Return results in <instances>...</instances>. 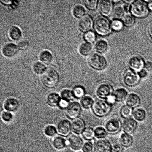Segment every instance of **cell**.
<instances>
[{
  "label": "cell",
  "mask_w": 152,
  "mask_h": 152,
  "mask_svg": "<svg viewBox=\"0 0 152 152\" xmlns=\"http://www.w3.org/2000/svg\"><path fill=\"white\" fill-rule=\"evenodd\" d=\"M46 69L45 65L39 62H35L33 66L34 72L37 74H42Z\"/></svg>",
  "instance_id": "cell-41"
},
{
  "label": "cell",
  "mask_w": 152,
  "mask_h": 152,
  "mask_svg": "<svg viewBox=\"0 0 152 152\" xmlns=\"http://www.w3.org/2000/svg\"><path fill=\"white\" fill-rule=\"evenodd\" d=\"M137 126V123L136 121L131 117L125 119L123 123L122 129L124 133L131 135L136 130Z\"/></svg>",
  "instance_id": "cell-16"
},
{
  "label": "cell",
  "mask_w": 152,
  "mask_h": 152,
  "mask_svg": "<svg viewBox=\"0 0 152 152\" xmlns=\"http://www.w3.org/2000/svg\"><path fill=\"white\" fill-rule=\"evenodd\" d=\"M128 94L127 89L124 88H119L113 92V96L116 102H121L126 99Z\"/></svg>",
  "instance_id": "cell-22"
},
{
  "label": "cell",
  "mask_w": 152,
  "mask_h": 152,
  "mask_svg": "<svg viewBox=\"0 0 152 152\" xmlns=\"http://www.w3.org/2000/svg\"><path fill=\"white\" fill-rule=\"evenodd\" d=\"M86 122L84 119L79 117L72 122V132L75 134H81L86 129Z\"/></svg>",
  "instance_id": "cell-18"
},
{
  "label": "cell",
  "mask_w": 152,
  "mask_h": 152,
  "mask_svg": "<svg viewBox=\"0 0 152 152\" xmlns=\"http://www.w3.org/2000/svg\"><path fill=\"white\" fill-rule=\"evenodd\" d=\"M145 64L143 58L139 55L137 54L131 56L128 61V66L130 69L136 72H139L143 69Z\"/></svg>",
  "instance_id": "cell-9"
},
{
  "label": "cell",
  "mask_w": 152,
  "mask_h": 152,
  "mask_svg": "<svg viewBox=\"0 0 152 152\" xmlns=\"http://www.w3.org/2000/svg\"><path fill=\"white\" fill-rule=\"evenodd\" d=\"M112 86L108 83H101L96 89L97 96L99 99L107 100L112 96L114 92Z\"/></svg>",
  "instance_id": "cell-8"
},
{
  "label": "cell",
  "mask_w": 152,
  "mask_h": 152,
  "mask_svg": "<svg viewBox=\"0 0 152 152\" xmlns=\"http://www.w3.org/2000/svg\"><path fill=\"white\" fill-rule=\"evenodd\" d=\"M72 91L74 98L76 99H81L86 96V90L84 86L80 85L74 86Z\"/></svg>",
  "instance_id": "cell-27"
},
{
  "label": "cell",
  "mask_w": 152,
  "mask_h": 152,
  "mask_svg": "<svg viewBox=\"0 0 152 152\" xmlns=\"http://www.w3.org/2000/svg\"><path fill=\"white\" fill-rule=\"evenodd\" d=\"M135 1H124L123 2L124 3V4H132Z\"/></svg>",
  "instance_id": "cell-54"
},
{
  "label": "cell",
  "mask_w": 152,
  "mask_h": 152,
  "mask_svg": "<svg viewBox=\"0 0 152 152\" xmlns=\"http://www.w3.org/2000/svg\"><path fill=\"white\" fill-rule=\"evenodd\" d=\"M140 79L138 73L131 69L126 70L123 76L124 83L129 87L137 86L139 83Z\"/></svg>",
  "instance_id": "cell-7"
},
{
  "label": "cell",
  "mask_w": 152,
  "mask_h": 152,
  "mask_svg": "<svg viewBox=\"0 0 152 152\" xmlns=\"http://www.w3.org/2000/svg\"><path fill=\"white\" fill-rule=\"evenodd\" d=\"M72 13L75 17L77 18H82L85 15L86 10L80 4H77L73 8Z\"/></svg>",
  "instance_id": "cell-35"
},
{
  "label": "cell",
  "mask_w": 152,
  "mask_h": 152,
  "mask_svg": "<svg viewBox=\"0 0 152 152\" xmlns=\"http://www.w3.org/2000/svg\"><path fill=\"white\" fill-rule=\"evenodd\" d=\"M82 152L79 151V152Z\"/></svg>",
  "instance_id": "cell-57"
},
{
  "label": "cell",
  "mask_w": 152,
  "mask_h": 152,
  "mask_svg": "<svg viewBox=\"0 0 152 152\" xmlns=\"http://www.w3.org/2000/svg\"><path fill=\"white\" fill-rule=\"evenodd\" d=\"M70 103L67 102L66 101L64 100L63 99H61V101L60 103H59L58 107L61 109L62 110H64L68 108V105H69Z\"/></svg>",
  "instance_id": "cell-48"
},
{
  "label": "cell",
  "mask_w": 152,
  "mask_h": 152,
  "mask_svg": "<svg viewBox=\"0 0 152 152\" xmlns=\"http://www.w3.org/2000/svg\"><path fill=\"white\" fill-rule=\"evenodd\" d=\"M60 95L56 92H53L49 93L47 97V102L50 107H58L59 103L61 100Z\"/></svg>",
  "instance_id": "cell-21"
},
{
  "label": "cell",
  "mask_w": 152,
  "mask_h": 152,
  "mask_svg": "<svg viewBox=\"0 0 152 152\" xmlns=\"http://www.w3.org/2000/svg\"><path fill=\"white\" fill-rule=\"evenodd\" d=\"M94 101L90 96L86 95L80 99V104L82 108L85 110L91 109Z\"/></svg>",
  "instance_id": "cell-31"
},
{
  "label": "cell",
  "mask_w": 152,
  "mask_h": 152,
  "mask_svg": "<svg viewBox=\"0 0 152 152\" xmlns=\"http://www.w3.org/2000/svg\"><path fill=\"white\" fill-rule=\"evenodd\" d=\"M94 25L93 18L89 15H85L79 20L78 26L80 31L86 32L91 31Z\"/></svg>",
  "instance_id": "cell-12"
},
{
  "label": "cell",
  "mask_w": 152,
  "mask_h": 152,
  "mask_svg": "<svg viewBox=\"0 0 152 152\" xmlns=\"http://www.w3.org/2000/svg\"><path fill=\"white\" fill-rule=\"evenodd\" d=\"M98 1H84L83 4L86 8L90 10H94L97 7L98 4Z\"/></svg>",
  "instance_id": "cell-44"
},
{
  "label": "cell",
  "mask_w": 152,
  "mask_h": 152,
  "mask_svg": "<svg viewBox=\"0 0 152 152\" xmlns=\"http://www.w3.org/2000/svg\"><path fill=\"white\" fill-rule=\"evenodd\" d=\"M140 78H144L148 75V72L145 69H143L138 73Z\"/></svg>",
  "instance_id": "cell-49"
},
{
  "label": "cell",
  "mask_w": 152,
  "mask_h": 152,
  "mask_svg": "<svg viewBox=\"0 0 152 152\" xmlns=\"http://www.w3.org/2000/svg\"><path fill=\"white\" fill-rule=\"evenodd\" d=\"M39 58L40 60L45 64L51 63L53 59V56L50 51L44 50L40 53Z\"/></svg>",
  "instance_id": "cell-30"
},
{
  "label": "cell",
  "mask_w": 152,
  "mask_h": 152,
  "mask_svg": "<svg viewBox=\"0 0 152 152\" xmlns=\"http://www.w3.org/2000/svg\"><path fill=\"white\" fill-rule=\"evenodd\" d=\"M53 147L56 149L62 150L66 148L68 145L67 140L62 136H57L54 138L52 142Z\"/></svg>",
  "instance_id": "cell-23"
},
{
  "label": "cell",
  "mask_w": 152,
  "mask_h": 152,
  "mask_svg": "<svg viewBox=\"0 0 152 152\" xmlns=\"http://www.w3.org/2000/svg\"><path fill=\"white\" fill-rule=\"evenodd\" d=\"M111 24L112 29L117 32L121 31L124 26L123 21L119 19H113L111 22Z\"/></svg>",
  "instance_id": "cell-39"
},
{
  "label": "cell",
  "mask_w": 152,
  "mask_h": 152,
  "mask_svg": "<svg viewBox=\"0 0 152 152\" xmlns=\"http://www.w3.org/2000/svg\"><path fill=\"white\" fill-rule=\"evenodd\" d=\"M113 2H114L115 3H117V2H119L121 1H113Z\"/></svg>",
  "instance_id": "cell-56"
},
{
  "label": "cell",
  "mask_w": 152,
  "mask_h": 152,
  "mask_svg": "<svg viewBox=\"0 0 152 152\" xmlns=\"http://www.w3.org/2000/svg\"><path fill=\"white\" fill-rule=\"evenodd\" d=\"M144 67L147 71H150L152 70V62L148 61L145 62Z\"/></svg>",
  "instance_id": "cell-50"
},
{
  "label": "cell",
  "mask_w": 152,
  "mask_h": 152,
  "mask_svg": "<svg viewBox=\"0 0 152 152\" xmlns=\"http://www.w3.org/2000/svg\"><path fill=\"white\" fill-rule=\"evenodd\" d=\"M123 123L120 119L117 117L110 118L106 121L105 126L107 133L110 135H115L120 132Z\"/></svg>",
  "instance_id": "cell-6"
},
{
  "label": "cell",
  "mask_w": 152,
  "mask_h": 152,
  "mask_svg": "<svg viewBox=\"0 0 152 152\" xmlns=\"http://www.w3.org/2000/svg\"><path fill=\"white\" fill-rule=\"evenodd\" d=\"M141 99L139 95L137 94L132 93L128 95L126 99V105L132 108H138L141 104Z\"/></svg>",
  "instance_id": "cell-20"
},
{
  "label": "cell",
  "mask_w": 152,
  "mask_h": 152,
  "mask_svg": "<svg viewBox=\"0 0 152 152\" xmlns=\"http://www.w3.org/2000/svg\"><path fill=\"white\" fill-rule=\"evenodd\" d=\"M82 135L83 139L86 140L92 141L95 137L94 129L92 127H86Z\"/></svg>",
  "instance_id": "cell-33"
},
{
  "label": "cell",
  "mask_w": 152,
  "mask_h": 152,
  "mask_svg": "<svg viewBox=\"0 0 152 152\" xmlns=\"http://www.w3.org/2000/svg\"><path fill=\"white\" fill-rule=\"evenodd\" d=\"M68 145L73 150L77 151L83 147V139L79 135L72 134L70 135L67 140Z\"/></svg>",
  "instance_id": "cell-14"
},
{
  "label": "cell",
  "mask_w": 152,
  "mask_h": 152,
  "mask_svg": "<svg viewBox=\"0 0 152 152\" xmlns=\"http://www.w3.org/2000/svg\"><path fill=\"white\" fill-rule=\"evenodd\" d=\"M1 118L3 121L6 123H10L13 120V116L11 113L4 111L1 113Z\"/></svg>",
  "instance_id": "cell-45"
},
{
  "label": "cell",
  "mask_w": 152,
  "mask_h": 152,
  "mask_svg": "<svg viewBox=\"0 0 152 152\" xmlns=\"http://www.w3.org/2000/svg\"><path fill=\"white\" fill-rule=\"evenodd\" d=\"M98 7L100 12L104 16H109L113 12V1L109 0L99 1Z\"/></svg>",
  "instance_id": "cell-13"
},
{
  "label": "cell",
  "mask_w": 152,
  "mask_h": 152,
  "mask_svg": "<svg viewBox=\"0 0 152 152\" xmlns=\"http://www.w3.org/2000/svg\"><path fill=\"white\" fill-rule=\"evenodd\" d=\"M93 45L87 42L83 43L80 45L79 48L80 54L83 56L90 55L93 52Z\"/></svg>",
  "instance_id": "cell-26"
},
{
  "label": "cell",
  "mask_w": 152,
  "mask_h": 152,
  "mask_svg": "<svg viewBox=\"0 0 152 152\" xmlns=\"http://www.w3.org/2000/svg\"><path fill=\"white\" fill-rule=\"evenodd\" d=\"M135 19L134 16L132 15L128 14L125 16L123 18V22L124 24L127 27H131L135 24Z\"/></svg>",
  "instance_id": "cell-40"
},
{
  "label": "cell",
  "mask_w": 152,
  "mask_h": 152,
  "mask_svg": "<svg viewBox=\"0 0 152 152\" xmlns=\"http://www.w3.org/2000/svg\"><path fill=\"white\" fill-rule=\"evenodd\" d=\"M44 133L46 136L49 137H52L56 136L58 133L57 129L53 125H49L45 128Z\"/></svg>",
  "instance_id": "cell-37"
},
{
  "label": "cell",
  "mask_w": 152,
  "mask_h": 152,
  "mask_svg": "<svg viewBox=\"0 0 152 152\" xmlns=\"http://www.w3.org/2000/svg\"><path fill=\"white\" fill-rule=\"evenodd\" d=\"M149 10L148 5L145 1H135L131 5V13L135 17H145L148 14Z\"/></svg>",
  "instance_id": "cell-4"
},
{
  "label": "cell",
  "mask_w": 152,
  "mask_h": 152,
  "mask_svg": "<svg viewBox=\"0 0 152 152\" xmlns=\"http://www.w3.org/2000/svg\"><path fill=\"white\" fill-rule=\"evenodd\" d=\"M94 26L97 33L102 36L108 35L111 32V22L104 16L97 17L94 22Z\"/></svg>",
  "instance_id": "cell-3"
},
{
  "label": "cell",
  "mask_w": 152,
  "mask_h": 152,
  "mask_svg": "<svg viewBox=\"0 0 152 152\" xmlns=\"http://www.w3.org/2000/svg\"><path fill=\"white\" fill-rule=\"evenodd\" d=\"M61 96L62 99L69 102L74 98L72 91L68 89H63L62 91L61 92Z\"/></svg>",
  "instance_id": "cell-36"
},
{
  "label": "cell",
  "mask_w": 152,
  "mask_h": 152,
  "mask_svg": "<svg viewBox=\"0 0 152 152\" xmlns=\"http://www.w3.org/2000/svg\"><path fill=\"white\" fill-rule=\"evenodd\" d=\"M66 115L67 118L71 120H75L79 118L82 111L81 105L77 101L70 103L66 109Z\"/></svg>",
  "instance_id": "cell-10"
},
{
  "label": "cell",
  "mask_w": 152,
  "mask_h": 152,
  "mask_svg": "<svg viewBox=\"0 0 152 152\" xmlns=\"http://www.w3.org/2000/svg\"><path fill=\"white\" fill-rule=\"evenodd\" d=\"M120 143L122 146L128 148L131 146L133 143V138L132 135L129 134L124 133L120 135Z\"/></svg>",
  "instance_id": "cell-25"
},
{
  "label": "cell",
  "mask_w": 152,
  "mask_h": 152,
  "mask_svg": "<svg viewBox=\"0 0 152 152\" xmlns=\"http://www.w3.org/2000/svg\"><path fill=\"white\" fill-rule=\"evenodd\" d=\"M20 104L18 100L14 98H10L6 100L4 104V109L10 113L15 112L19 109Z\"/></svg>",
  "instance_id": "cell-19"
},
{
  "label": "cell",
  "mask_w": 152,
  "mask_h": 152,
  "mask_svg": "<svg viewBox=\"0 0 152 152\" xmlns=\"http://www.w3.org/2000/svg\"><path fill=\"white\" fill-rule=\"evenodd\" d=\"M147 114L145 110L141 107L135 108L133 112L134 118L136 121L141 122L143 121L146 117Z\"/></svg>",
  "instance_id": "cell-28"
},
{
  "label": "cell",
  "mask_w": 152,
  "mask_h": 152,
  "mask_svg": "<svg viewBox=\"0 0 152 152\" xmlns=\"http://www.w3.org/2000/svg\"><path fill=\"white\" fill-rule=\"evenodd\" d=\"M96 152H112V145L106 139L99 140L95 142Z\"/></svg>",
  "instance_id": "cell-17"
},
{
  "label": "cell",
  "mask_w": 152,
  "mask_h": 152,
  "mask_svg": "<svg viewBox=\"0 0 152 152\" xmlns=\"http://www.w3.org/2000/svg\"><path fill=\"white\" fill-rule=\"evenodd\" d=\"M95 137L99 140L105 139L108 135L105 128L102 126H98L94 129Z\"/></svg>",
  "instance_id": "cell-34"
},
{
  "label": "cell",
  "mask_w": 152,
  "mask_h": 152,
  "mask_svg": "<svg viewBox=\"0 0 152 152\" xmlns=\"http://www.w3.org/2000/svg\"><path fill=\"white\" fill-rule=\"evenodd\" d=\"M83 38L86 42L92 44L96 40V34L93 31H89L85 33Z\"/></svg>",
  "instance_id": "cell-43"
},
{
  "label": "cell",
  "mask_w": 152,
  "mask_h": 152,
  "mask_svg": "<svg viewBox=\"0 0 152 152\" xmlns=\"http://www.w3.org/2000/svg\"><path fill=\"white\" fill-rule=\"evenodd\" d=\"M124 147L120 143H115L112 145V152H123Z\"/></svg>",
  "instance_id": "cell-47"
},
{
  "label": "cell",
  "mask_w": 152,
  "mask_h": 152,
  "mask_svg": "<svg viewBox=\"0 0 152 152\" xmlns=\"http://www.w3.org/2000/svg\"><path fill=\"white\" fill-rule=\"evenodd\" d=\"M58 133L61 136L65 137L70 135L72 129V123L66 119L61 120L56 126Z\"/></svg>",
  "instance_id": "cell-11"
},
{
  "label": "cell",
  "mask_w": 152,
  "mask_h": 152,
  "mask_svg": "<svg viewBox=\"0 0 152 152\" xmlns=\"http://www.w3.org/2000/svg\"><path fill=\"white\" fill-rule=\"evenodd\" d=\"M134 111L133 109L129 106H123L120 110L121 117L125 119L130 118L133 115Z\"/></svg>",
  "instance_id": "cell-32"
},
{
  "label": "cell",
  "mask_w": 152,
  "mask_h": 152,
  "mask_svg": "<svg viewBox=\"0 0 152 152\" xmlns=\"http://www.w3.org/2000/svg\"><path fill=\"white\" fill-rule=\"evenodd\" d=\"M82 150L83 152H95L96 151L95 142L93 141H86L83 144Z\"/></svg>",
  "instance_id": "cell-38"
},
{
  "label": "cell",
  "mask_w": 152,
  "mask_h": 152,
  "mask_svg": "<svg viewBox=\"0 0 152 152\" xmlns=\"http://www.w3.org/2000/svg\"><path fill=\"white\" fill-rule=\"evenodd\" d=\"M114 19L120 20L122 18L124 17L125 12L123 7L121 6H118L115 8L113 12Z\"/></svg>",
  "instance_id": "cell-42"
},
{
  "label": "cell",
  "mask_w": 152,
  "mask_h": 152,
  "mask_svg": "<svg viewBox=\"0 0 152 152\" xmlns=\"http://www.w3.org/2000/svg\"><path fill=\"white\" fill-rule=\"evenodd\" d=\"M9 35L10 38L14 41H18L22 36V32L20 28L15 25H13L10 28Z\"/></svg>",
  "instance_id": "cell-24"
},
{
  "label": "cell",
  "mask_w": 152,
  "mask_h": 152,
  "mask_svg": "<svg viewBox=\"0 0 152 152\" xmlns=\"http://www.w3.org/2000/svg\"><path fill=\"white\" fill-rule=\"evenodd\" d=\"M113 105L108 101L101 99L95 100L91 108L92 112L96 117H106L111 112Z\"/></svg>",
  "instance_id": "cell-2"
},
{
  "label": "cell",
  "mask_w": 152,
  "mask_h": 152,
  "mask_svg": "<svg viewBox=\"0 0 152 152\" xmlns=\"http://www.w3.org/2000/svg\"><path fill=\"white\" fill-rule=\"evenodd\" d=\"M148 32L150 37L152 38V23L149 26L148 28Z\"/></svg>",
  "instance_id": "cell-52"
},
{
  "label": "cell",
  "mask_w": 152,
  "mask_h": 152,
  "mask_svg": "<svg viewBox=\"0 0 152 152\" xmlns=\"http://www.w3.org/2000/svg\"><path fill=\"white\" fill-rule=\"evenodd\" d=\"M123 7L125 12L129 13L131 12V6H130V4H126L124 5Z\"/></svg>",
  "instance_id": "cell-51"
},
{
  "label": "cell",
  "mask_w": 152,
  "mask_h": 152,
  "mask_svg": "<svg viewBox=\"0 0 152 152\" xmlns=\"http://www.w3.org/2000/svg\"><path fill=\"white\" fill-rule=\"evenodd\" d=\"M1 2L4 4H6V5H8L9 4H10V2H12V1H4V0H2L1 1Z\"/></svg>",
  "instance_id": "cell-53"
},
{
  "label": "cell",
  "mask_w": 152,
  "mask_h": 152,
  "mask_svg": "<svg viewBox=\"0 0 152 152\" xmlns=\"http://www.w3.org/2000/svg\"><path fill=\"white\" fill-rule=\"evenodd\" d=\"M88 62L91 67L98 71L105 69L107 65L105 57L98 53L91 55L88 59Z\"/></svg>",
  "instance_id": "cell-5"
},
{
  "label": "cell",
  "mask_w": 152,
  "mask_h": 152,
  "mask_svg": "<svg viewBox=\"0 0 152 152\" xmlns=\"http://www.w3.org/2000/svg\"><path fill=\"white\" fill-rule=\"evenodd\" d=\"M148 7L149 10H152V2L149 3Z\"/></svg>",
  "instance_id": "cell-55"
},
{
  "label": "cell",
  "mask_w": 152,
  "mask_h": 152,
  "mask_svg": "<svg viewBox=\"0 0 152 152\" xmlns=\"http://www.w3.org/2000/svg\"><path fill=\"white\" fill-rule=\"evenodd\" d=\"M108 44L105 40L100 39L95 43V48L96 51L99 53H106L108 50Z\"/></svg>",
  "instance_id": "cell-29"
},
{
  "label": "cell",
  "mask_w": 152,
  "mask_h": 152,
  "mask_svg": "<svg viewBox=\"0 0 152 152\" xmlns=\"http://www.w3.org/2000/svg\"><path fill=\"white\" fill-rule=\"evenodd\" d=\"M18 46L12 43H8L4 44L1 49V52L5 57L12 58L15 57L18 52Z\"/></svg>",
  "instance_id": "cell-15"
},
{
  "label": "cell",
  "mask_w": 152,
  "mask_h": 152,
  "mask_svg": "<svg viewBox=\"0 0 152 152\" xmlns=\"http://www.w3.org/2000/svg\"><path fill=\"white\" fill-rule=\"evenodd\" d=\"M41 82L45 87L53 88L57 86L59 80V76L57 71L53 68H48L42 74Z\"/></svg>",
  "instance_id": "cell-1"
},
{
  "label": "cell",
  "mask_w": 152,
  "mask_h": 152,
  "mask_svg": "<svg viewBox=\"0 0 152 152\" xmlns=\"http://www.w3.org/2000/svg\"><path fill=\"white\" fill-rule=\"evenodd\" d=\"M18 48L19 50L24 51L27 50L29 47V44L28 41L25 40H21L18 44Z\"/></svg>",
  "instance_id": "cell-46"
}]
</instances>
